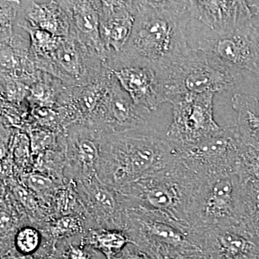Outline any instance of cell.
<instances>
[{
	"mask_svg": "<svg viewBox=\"0 0 259 259\" xmlns=\"http://www.w3.org/2000/svg\"><path fill=\"white\" fill-rule=\"evenodd\" d=\"M134 13L128 41L108 58L152 68L161 79L190 51L188 1H134Z\"/></svg>",
	"mask_w": 259,
	"mask_h": 259,
	"instance_id": "6da1fadb",
	"label": "cell"
},
{
	"mask_svg": "<svg viewBox=\"0 0 259 259\" xmlns=\"http://www.w3.org/2000/svg\"><path fill=\"white\" fill-rule=\"evenodd\" d=\"M175 150L164 137L143 132L102 135L97 176L119 190L163 171L175 160Z\"/></svg>",
	"mask_w": 259,
	"mask_h": 259,
	"instance_id": "7a4b0ae2",
	"label": "cell"
},
{
	"mask_svg": "<svg viewBox=\"0 0 259 259\" xmlns=\"http://www.w3.org/2000/svg\"><path fill=\"white\" fill-rule=\"evenodd\" d=\"M123 231L134 245L153 259H185L203 252L197 233L190 225L161 213L125 208Z\"/></svg>",
	"mask_w": 259,
	"mask_h": 259,
	"instance_id": "3957f363",
	"label": "cell"
},
{
	"mask_svg": "<svg viewBox=\"0 0 259 259\" xmlns=\"http://www.w3.org/2000/svg\"><path fill=\"white\" fill-rule=\"evenodd\" d=\"M241 180L236 173L204 178L194 187L186 209V218L195 233L241 222Z\"/></svg>",
	"mask_w": 259,
	"mask_h": 259,
	"instance_id": "277c9868",
	"label": "cell"
},
{
	"mask_svg": "<svg viewBox=\"0 0 259 259\" xmlns=\"http://www.w3.org/2000/svg\"><path fill=\"white\" fill-rule=\"evenodd\" d=\"M241 75L212 54L191 48L161 80L166 103H170L186 94L228 91L239 83Z\"/></svg>",
	"mask_w": 259,
	"mask_h": 259,
	"instance_id": "5b68a950",
	"label": "cell"
},
{
	"mask_svg": "<svg viewBox=\"0 0 259 259\" xmlns=\"http://www.w3.org/2000/svg\"><path fill=\"white\" fill-rule=\"evenodd\" d=\"M156 112L137 106L112 73L105 95L83 123L102 135L143 132L165 137L168 127Z\"/></svg>",
	"mask_w": 259,
	"mask_h": 259,
	"instance_id": "8992f818",
	"label": "cell"
},
{
	"mask_svg": "<svg viewBox=\"0 0 259 259\" xmlns=\"http://www.w3.org/2000/svg\"><path fill=\"white\" fill-rule=\"evenodd\" d=\"M118 191L125 208L138 207L159 212L178 222L189 224L186 218L189 190L171 165Z\"/></svg>",
	"mask_w": 259,
	"mask_h": 259,
	"instance_id": "52a82bcc",
	"label": "cell"
},
{
	"mask_svg": "<svg viewBox=\"0 0 259 259\" xmlns=\"http://www.w3.org/2000/svg\"><path fill=\"white\" fill-rule=\"evenodd\" d=\"M44 71L69 87H81L99 81L107 67L106 61L73 35L58 37L49 54L35 62Z\"/></svg>",
	"mask_w": 259,
	"mask_h": 259,
	"instance_id": "ba28073f",
	"label": "cell"
},
{
	"mask_svg": "<svg viewBox=\"0 0 259 259\" xmlns=\"http://www.w3.org/2000/svg\"><path fill=\"white\" fill-rule=\"evenodd\" d=\"M214 94H186L172 100V120L165 139L174 148L199 144L223 132L213 112Z\"/></svg>",
	"mask_w": 259,
	"mask_h": 259,
	"instance_id": "9c48e42d",
	"label": "cell"
},
{
	"mask_svg": "<svg viewBox=\"0 0 259 259\" xmlns=\"http://www.w3.org/2000/svg\"><path fill=\"white\" fill-rule=\"evenodd\" d=\"M243 144L236 125L192 146L175 148V164L199 178L236 173L238 151Z\"/></svg>",
	"mask_w": 259,
	"mask_h": 259,
	"instance_id": "30bf717a",
	"label": "cell"
},
{
	"mask_svg": "<svg viewBox=\"0 0 259 259\" xmlns=\"http://www.w3.org/2000/svg\"><path fill=\"white\" fill-rule=\"evenodd\" d=\"M190 48L209 53L238 71L259 74V44L253 24L225 36H202L189 41Z\"/></svg>",
	"mask_w": 259,
	"mask_h": 259,
	"instance_id": "8fae6325",
	"label": "cell"
},
{
	"mask_svg": "<svg viewBox=\"0 0 259 259\" xmlns=\"http://www.w3.org/2000/svg\"><path fill=\"white\" fill-rule=\"evenodd\" d=\"M101 138V134L83 122L71 124L65 129V180L79 182L97 176Z\"/></svg>",
	"mask_w": 259,
	"mask_h": 259,
	"instance_id": "7c38bea8",
	"label": "cell"
},
{
	"mask_svg": "<svg viewBox=\"0 0 259 259\" xmlns=\"http://www.w3.org/2000/svg\"><path fill=\"white\" fill-rule=\"evenodd\" d=\"M86 212L90 228H110L123 231L125 205L118 190L102 183L97 176L73 182Z\"/></svg>",
	"mask_w": 259,
	"mask_h": 259,
	"instance_id": "4fadbf2b",
	"label": "cell"
},
{
	"mask_svg": "<svg viewBox=\"0 0 259 259\" xmlns=\"http://www.w3.org/2000/svg\"><path fill=\"white\" fill-rule=\"evenodd\" d=\"M106 64L137 106L156 112L166 103L161 79L152 68L113 58H108Z\"/></svg>",
	"mask_w": 259,
	"mask_h": 259,
	"instance_id": "5bb4252c",
	"label": "cell"
},
{
	"mask_svg": "<svg viewBox=\"0 0 259 259\" xmlns=\"http://www.w3.org/2000/svg\"><path fill=\"white\" fill-rule=\"evenodd\" d=\"M198 234L207 259H259V241L243 223L207 230Z\"/></svg>",
	"mask_w": 259,
	"mask_h": 259,
	"instance_id": "9a60e30c",
	"label": "cell"
},
{
	"mask_svg": "<svg viewBox=\"0 0 259 259\" xmlns=\"http://www.w3.org/2000/svg\"><path fill=\"white\" fill-rule=\"evenodd\" d=\"M191 20L205 26L204 36L229 35L251 23L253 13L247 1H188Z\"/></svg>",
	"mask_w": 259,
	"mask_h": 259,
	"instance_id": "2e32d148",
	"label": "cell"
},
{
	"mask_svg": "<svg viewBox=\"0 0 259 259\" xmlns=\"http://www.w3.org/2000/svg\"><path fill=\"white\" fill-rule=\"evenodd\" d=\"M100 20L107 57L118 54L128 41L134 28V1H101Z\"/></svg>",
	"mask_w": 259,
	"mask_h": 259,
	"instance_id": "e0dca14e",
	"label": "cell"
},
{
	"mask_svg": "<svg viewBox=\"0 0 259 259\" xmlns=\"http://www.w3.org/2000/svg\"><path fill=\"white\" fill-rule=\"evenodd\" d=\"M69 16V35L77 38L90 50L107 59L100 35V10L101 1H61Z\"/></svg>",
	"mask_w": 259,
	"mask_h": 259,
	"instance_id": "ac0fdd59",
	"label": "cell"
},
{
	"mask_svg": "<svg viewBox=\"0 0 259 259\" xmlns=\"http://www.w3.org/2000/svg\"><path fill=\"white\" fill-rule=\"evenodd\" d=\"M16 23L55 36H69L71 25L61 1H20Z\"/></svg>",
	"mask_w": 259,
	"mask_h": 259,
	"instance_id": "d6986e66",
	"label": "cell"
},
{
	"mask_svg": "<svg viewBox=\"0 0 259 259\" xmlns=\"http://www.w3.org/2000/svg\"><path fill=\"white\" fill-rule=\"evenodd\" d=\"M237 114L236 127L242 143L259 150V99L236 93L231 98Z\"/></svg>",
	"mask_w": 259,
	"mask_h": 259,
	"instance_id": "ffe728a7",
	"label": "cell"
},
{
	"mask_svg": "<svg viewBox=\"0 0 259 259\" xmlns=\"http://www.w3.org/2000/svg\"><path fill=\"white\" fill-rule=\"evenodd\" d=\"M40 229L46 241L56 247L59 242L85 234L89 226L85 216L71 214L51 218L44 223Z\"/></svg>",
	"mask_w": 259,
	"mask_h": 259,
	"instance_id": "44dd1931",
	"label": "cell"
},
{
	"mask_svg": "<svg viewBox=\"0 0 259 259\" xmlns=\"http://www.w3.org/2000/svg\"><path fill=\"white\" fill-rule=\"evenodd\" d=\"M84 238L90 246L101 252L106 259H113L126 245L133 243L125 231L110 228H90Z\"/></svg>",
	"mask_w": 259,
	"mask_h": 259,
	"instance_id": "7402d4cb",
	"label": "cell"
},
{
	"mask_svg": "<svg viewBox=\"0 0 259 259\" xmlns=\"http://www.w3.org/2000/svg\"><path fill=\"white\" fill-rule=\"evenodd\" d=\"M49 212L51 219L71 214L86 217L85 209L71 181H66L54 192L49 203Z\"/></svg>",
	"mask_w": 259,
	"mask_h": 259,
	"instance_id": "603a6c76",
	"label": "cell"
},
{
	"mask_svg": "<svg viewBox=\"0 0 259 259\" xmlns=\"http://www.w3.org/2000/svg\"><path fill=\"white\" fill-rule=\"evenodd\" d=\"M240 209L241 223L259 241V182H241Z\"/></svg>",
	"mask_w": 259,
	"mask_h": 259,
	"instance_id": "cb8c5ba5",
	"label": "cell"
},
{
	"mask_svg": "<svg viewBox=\"0 0 259 259\" xmlns=\"http://www.w3.org/2000/svg\"><path fill=\"white\" fill-rule=\"evenodd\" d=\"M45 239L41 230L34 225H25L17 232L14 249L19 254L32 259H42Z\"/></svg>",
	"mask_w": 259,
	"mask_h": 259,
	"instance_id": "d4e9b609",
	"label": "cell"
},
{
	"mask_svg": "<svg viewBox=\"0 0 259 259\" xmlns=\"http://www.w3.org/2000/svg\"><path fill=\"white\" fill-rule=\"evenodd\" d=\"M20 183L30 190L40 202L47 205L49 209V203L58 187L63 185L51 177L35 171L23 174L18 177Z\"/></svg>",
	"mask_w": 259,
	"mask_h": 259,
	"instance_id": "484cf974",
	"label": "cell"
},
{
	"mask_svg": "<svg viewBox=\"0 0 259 259\" xmlns=\"http://www.w3.org/2000/svg\"><path fill=\"white\" fill-rule=\"evenodd\" d=\"M236 173L242 182H259V150L242 144L238 151Z\"/></svg>",
	"mask_w": 259,
	"mask_h": 259,
	"instance_id": "4316f807",
	"label": "cell"
},
{
	"mask_svg": "<svg viewBox=\"0 0 259 259\" xmlns=\"http://www.w3.org/2000/svg\"><path fill=\"white\" fill-rule=\"evenodd\" d=\"M20 1H1V44H8L14 33Z\"/></svg>",
	"mask_w": 259,
	"mask_h": 259,
	"instance_id": "83f0119b",
	"label": "cell"
},
{
	"mask_svg": "<svg viewBox=\"0 0 259 259\" xmlns=\"http://www.w3.org/2000/svg\"><path fill=\"white\" fill-rule=\"evenodd\" d=\"M78 237L59 242L56 245L63 248L67 259H93L97 250L88 244L84 234L80 237L79 242H76Z\"/></svg>",
	"mask_w": 259,
	"mask_h": 259,
	"instance_id": "f1b7e54d",
	"label": "cell"
},
{
	"mask_svg": "<svg viewBox=\"0 0 259 259\" xmlns=\"http://www.w3.org/2000/svg\"><path fill=\"white\" fill-rule=\"evenodd\" d=\"M113 259H153L144 250L136 246V245L130 243L126 245L123 250L116 255Z\"/></svg>",
	"mask_w": 259,
	"mask_h": 259,
	"instance_id": "f546056e",
	"label": "cell"
},
{
	"mask_svg": "<svg viewBox=\"0 0 259 259\" xmlns=\"http://www.w3.org/2000/svg\"><path fill=\"white\" fill-rule=\"evenodd\" d=\"M47 259H67L64 250L59 245H56L55 249Z\"/></svg>",
	"mask_w": 259,
	"mask_h": 259,
	"instance_id": "4dcf8cb0",
	"label": "cell"
},
{
	"mask_svg": "<svg viewBox=\"0 0 259 259\" xmlns=\"http://www.w3.org/2000/svg\"><path fill=\"white\" fill-rule=\"evenodd\" d=\"M1 259H32L28 257L23 256V255L19 254L18 252L15 249L10 250L6 254L1 255Z\"/></svg>",
	"mask_w": 259,
	"mask_h": 259,
	"instance_id": "1f68e13d",
	"label": "cell"
},
{
	"mask_svg": "<svg viewBox=\"0 0 259 259\" xmlns=\"http://www.w3.org/2000/svg\"><path fill=\"white\" fill-rule=\"evenodd\" d=\"M251 10L253 16L259 18V1H247Z\"/></svg>",
	"mask_w": 259,
	"mask_h": 259,
	"instance_id": "d6a6232c",
	"label": "cell"
},
{
	"mask_svg": "<svg viewBox=\"0 0 259 259\" xmlns=\"http://www.w3.org/2000/svg\"><path fill=\"white\" fill-rule=\"evenodd\" d=\"M252 24H253V32H254L255 38H256L257 41L259 44V18L253 16Z\"/></svg>",
	"mask_w": 259,
	"mask_h": 259,
	"instance_id": "836d02e7",
	"label": "cell"
}]
</instances>
